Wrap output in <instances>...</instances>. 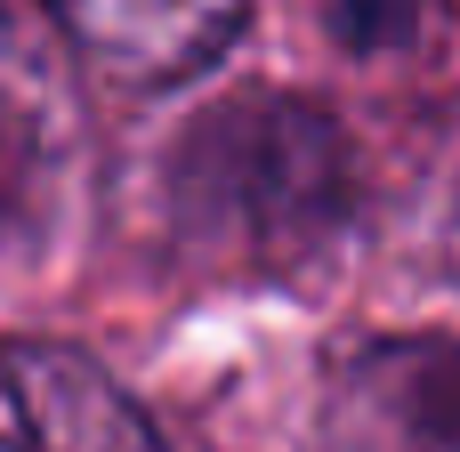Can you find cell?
I'll list each match as a JSON object with an SVG mask.
<instances>
[{
	"instance_id": "3957f363",
	"label": "cell",
	"mask_w": 460,
	"mask_h": 452,
	"mask_svg": "<svg viewBox=\"0 0 460 452\" xmlns=\"http://www.w3.org/2000/svg\"><path fill=\"white\" fill-rule=\"evenodd\" d=\"M0 388L24 452H170L137 396L65 340H0Z\"/></svg>"
},
{
	"instance_id": "5b68a950",
	"label": "cell",
	"mask_w": 460,
	"mask_h": 452,
	"mask_svg": "<svg viewBox=\"0 0 460 452\" xmlns=\"http://www.w3.org/2000/svg\"><path fill=\"white\" fill-rule=\"evenodd\" d=\"M429 0H332V32L356 49V57H380V49H404L420 32Z\"/></svg>"
},
{
	"instance_id": "7a4b0ae2",
	"label": "cell",
	"mask_w": 460,
	"mask_h": 452,
	"mask_svg": "<svg viewBox=\"0 0 460 452\" xmlns=\"http://www.w3.org/2000/svg\"><path fill=\"white\" fill-rule=\"evenodd\" d=\"M73 57L121 89H170L218 65L251 16V0H40Z\"/></svg>"
},
{
	"instance_id": "52a82bcc",
	"label": "cell",
	"mask_w": 460,
	"mask_h": 452,
	"mask_svg": "<svg viewBox=\"0 0 460 452\" xmlns=\"http://www.w3.org/2000/svg\"><path fill=\"white\" fill-rule=\"evenodd\" d=\"M0 452H16V445H8V437H0Z\"/></svg>"
},
{
	"instance_id": "277c9868",
	"label": "cell",
	"mask_w": 460,
	"mask_h": 452,
	"mask_svg": "<svg viewBox=\"0 0 460 452\" xmlns=\"http://www.w3.org/2000/svg\"><path fill=\"white\" fill-rule=\"evenodd\" d=\"M348 404L380 452H460V348H380L356 364Z\"/></svg>"
},
{
	"instance_id": "8992f818",
	"label": "cell",
	"mask_w": 460,
	"mask_h": 452,
	"mask_svg": "<svg viewBox=\"0 0 460 452\" xmlns=\"http://www.w3.org/2000/svg\"><path fill=\"white\" fill-rule=\"evenodd\" d=\"M16 202H24V121L0 113V235H8Z\"/></svg>"
},
{
	"instance_id": "6da1fadb",
	"label": "cell",
	"mask_w": 460,
	"mask_h": 452,
	"mask_svg": "<svg viewBox=\"0 0 460 452\" xmlns=\"http://www.w3.org/2000/svg\"><path fill=\"white\" fill-rule=\"evenodd\" d=\"M162 226L170 251L210 275L291 283L356 226L348 129L291 89H234L202 105L162 154Z\"/></svg>"
}]
</instances>
